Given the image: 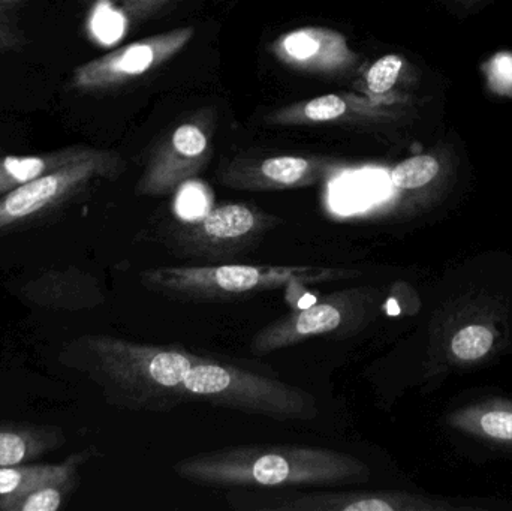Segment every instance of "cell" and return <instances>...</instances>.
Returning a JSON list of instances; mask_svg holds the SVG:
<instances>
[{
	"label": "cell",
	"instance_id": "cell-2",
	"mask_svg": "<svg viewBox=\"0 0 512 511\" xmlns=\"http://www.w3.org/2000/svg\"><path fill=\"white\" fill-rule=\"evenodd\" d=\"M84 342L96 380L123 407L164 413L186 402L182 386L198 354L104 335Z\"/></svg>",
	"mask_w": 512,
	"mask_h": 511
},
{
	"label": "cell",
	"instance_id": "cell-22",
	"mask_svg": "<svg viewBox=\"0 0 512 511\" xmlns=\"http://www.w3.org/2000/svg\"><path fill=\"white\" fill-rule=\"evenodd\" d=\"M348 104L340 95H322L301 107V117L313 123L333 122L345 116Z\"/></svg>",
	"mask_w": 512,
	"mask_h": 511
},
{
	"label": "cell",
	"instance_id": "cell-18",
	"mask_svg": "<svg viewBox=\"0 0 512 511\" xmlns=\"http://www.w3.org/2000/svg\"><path fill=\"white\" fill-rule=\"evenodd\" d=\"M258 173L265 186L292 188L310 183L315 176V167L300 156H276L265 159L259 165Z\"/></svg>",
	"mask_w": 512,
	"mask_h": 511
},
{
	"label": "cell",
	"instance_id": "cell-17",
	"mask_svg": "<svg viewBox=\"0 0 512 511\" xmlns=\"http://www.w3.org/2000/svg\"><path fill=\"white\" fill-rule=\"evenodd\" d=\"M78 485V471L42 483L20 494L0 497V511H56L71 497Z\"/></svg>",
	"mask_w": 512,
	"mask_h": 511
},
{
	"label": "cell",
	"instance_id": "cell-27",
	"mask_svg": "<svg viewBox=\"0 0 512 511\" xmlns=\"http://www.w3.org/2000/svg\"><path fill=\"white\" fill-rule=\"evenodd\" d=\"M141 2H143V0H126V9H128V11H134L138 3Z\"/></svg>",
	"mask_w": 512,
	"mask_h": 511
},
{
	"label": "cell",
	"instance_id": "cell-24",
	"mask_svg": "<svg viewBox=\"0 0 512 511\" xmlns=\"http://www.w3.org/2000/svg\"><path fill=\"white\" fill-rule=\"evenodd\" d=\"M20 36L8 24L0 21V51L9 50V48L17 47L20 44Z\"/></svg>",
	"mask_w": 512,
	"mask_h": 511
},
{
	"label": "cell",
	"instance_id": "cell-8",
	"mask_svg": "<svg viewBox=\"0 0 512 511\" xmlns=\"http://www.w3.org/2000/svg\"><path fill=\"white\" fill-rule=\"evenodd\" d=\"M502 320L492 305L459 309L442 330L439 347L447 365L474 368L489 360L501 347Z\"/></svg>",
	"mask_w": 512,
	"mask_h": 511
},
{
	"label": "cell",
	"instance_id": "cell-25",
	"mask_svg": "<svg viewBox=\"0 0 512 511\" xmlns=\"http://www.w3.org/2000/svg\"><path fill=\"white\" fill-rule=\"evenodd\" d=\"M24 0H0V21H2V15L5 12L11 11L15 6L21 5Z\"/></svg>",
	"mask_w": 512,
	"mask_h": 511
},
{
	"label": "cell",
	"instance_id": "cell-26",
	"mask_svg": "<svg viewBox=\"0 0 512 511\" xmlns=\"http://www.w3.org/2000/svg\"><path fill=\"white\" fill-rule=\"evenodd\" d=\"M454 2L459 3L463 8H474V6L480 5L484 0H454Z\"/></svg>",
	"mask_w": 512,
	"mask_h": 511
},
{
	"label": "cell",
	"instance_id": "cell-11",
	"mask_svg": "<svg viewBox=\"0 0 512 511\" xmlns=\"http://www.w3.org/2000/svg\"><path fill=\"white\" fill-rule=\"evenodd\" d=\"M189 230L179 231L186 246L197 248H233L242 245L261 230V216L245 204H224L207 212L203 218L188 221Z\"/></svg>",
	"mask_w": 512,
	"mask_h": 511
},
{
	"label": "cell",
	"instance_id": "cell-13",
	"mask_svg": "<svg viewBox=\"0 0 512 511\" xmlns=\"http://www.w3.org/2000/svg\"><path fill=\"white\" fill-rule=\"evenodd\" d=\"M63 444L65 435L57 426L0 423V468L32 464Z\"/></svg>",
	"mask_w": 512,
	"mask_h": 511
},
{
	"label": "cell",
	"instance_id": "cell-14",
	"mask_svg": "<svg viewBox=\"0 0 512 511\" xmlns=\"http://www.w3.org/2000/svg\"><path fill=\"white\" fill-rule=\"evenodd\" d=\"M89 147H66L56 152L30 156H3L0 158V195L12 191L30 180L59 170L90 152Z\"/></svg>",
	"mask_w": 512,
	"mask_h": 511
},
{
	"label": "cell",
	"instance_id": "cell-6",
	"mask_svg": "<svg viewBox=\"0 0 512 511\" xmlns=\"http://www.w3.org/2000/svg\"><path fill=\"white\" fill-rule=\"evenodd\" d=\"M379 300L381 293L376 288H352L298 308L256 333L251 342L252 353L264 356L312 336L349 332L355 326H363L378 311Z\"/></svg>",
	"mask_w": 512,
	"mask_h": 511
},
{
	"label": "cell",
	"instance_id": "cell-23",
	"mask_svg": "<svg viewBox=\"0 0 512 511\" xmlns=\"http://www.w3.org/2000/svg\"><path fill=\"white\" fill-rule=\"evenodd\" d=\"M207 197L200 186L188 185L180 192L177 212L186 221L203 218L206 215Z\"/></svg>",
	"mask_w": 512,
	"mask_h": 511
},
{
	"label": "cell",
	"instance_id": "cell-19",
	"mask_svg": "<svg viewBox=\"0 0 512 511\" xmlns=\"http://www.w3.org/2000/svg\"><path fill=\"white\" fill-rule=\"evenodd\" d=\"M90 30L105 45L119 41L126 32V17L110 0H98L90 18Z\"/></svg>",
	"mask_w": 512,
	"mask_h": 511
},
{
	"label": "cell",
	"instance_id": "cell-7",
	"mask_svg": "<svg viewBox=\"0 0 512 511\" xmlns=\"http://www.w3.org/2000/svg\"><path fill=\"white\" fill-rule=\"evenodd\" d=\"M194 35L192 27L173 30L132 42L98 59L78 66L72 72L71 87L81 92L111 89L140 77L176 56Z\"/></svg>",
	"mask_w": 512,
	"mask_h": 511
},
{
	"label": "cell",
	"instance_id": "cell-15",
	"mask_svg": "<svg viewBox=\"0 0 512 511\" xmlns=\"http://www.w3.org/2000/svg\"><path fill=\"white\" fill-rule=\"evenodd\" d=\"M450 165L442 153L412 156L391 170L390 180L402 194L430 195L439 191L447 179Z\"/></svg>",
	"mask_w": 512,
	"mask_h": 511
},
{
	"label": "cell",
	"instance_id": "cell-10",
	"mask_svg": "<svg viewBox=\"0 0 512 511\" xmlns=\"http://www.w3.org/2000/svg\"><path fill=\"white\" fill-rule=\"evenodd\" d=\"M21 297L32 305L56 311H81L102 305L105 300L95 276L77 267L50 269L21 287Z\"/></svg>",
	"mask_w": 512,
	"mask_h": 511
},
{
	"label": "cell",
	"instance_id": "cell-5",
	"mask_svg": "<svg viewBox=\"0 0 512 511\" xmlns=\"http://www.w3.org/2000/svg\"><path fill=\"white\" fill-rule=\"evenodd\" d=\"M231 506L255 511H489L501 504L471 498H439L411 492H313L231 495Z\"/></svg>",
	"mask_w": 512,
	"mask_h": 511
},
{
	"label": "cell",
	"instance_id": "cell-9",
	"mask_svg": "<svg viewBox=\"0 0 512 511\" xmlns=\"http://www.w3.org/2000/svg\"><path fill=\"white\" fill-rule=\"evenodd\" d=\"M277 59L298 71L337 74L357 63L345 36L325 27H301L274 41Z\"/></svg>",
	"mask_w": 512,
	"mask_h": 511
},
{
	"label": "cell",
	"instance_id": "cell-12",
	"mask_svg": "<svg viewBox=\"0 0 512 511\" xmlns=\"http://www.w3.org/2000/svg\"><path fill=\"white\" fill-rule=\"evenodd\" d=\"M447 423L460 434L512 450V399L472 402L451 411Z\"/></svg>",
	"mask_w": 512,
	"mask_h": 511
},
{
	"label": "cell",
	"instance_id": "cell-3",
	"mask_svg": "<svg viewBox=\"0 0 512 511\" xmlns=\"http://www.w3.org/2000/svg\"><path fill=\"white\" fill-rule=\"evenodd\" d=\"M354 269L313 266H225L161 267L146 270L143 284L168 296L183 299H224L276 290L285 285L324 284L358 278Z\"/></svg>",
	"mask_w": 512,
	"mask_h": 511
},
{
	"label": "cell",
	"instance_id": "cell-20",
	"mask_svg": "<svg viewBox=\"0 0 512 511\" xmlns=\"http://www.w3.org/2000/svg\"><path fill=\"white\" fill-rule=\"evenodd\" d=\"M405 60L397 54H387L376 60L366 74L367 89L375 95H387L399 80Z\"/></svg>",
	"mask_w": 512,
	"mask_h": 511
},
{
	"label": "cell",
	"instance_id": "cell-4",
	"mask_svg": "<svg viewBox=\"0 0 512 511\" xmlns=\"http://www.w3.org/2000/svg\"><path fill=\"white\" fill-rule=\"evenodd\" d=\"M119 170V156L92 149L83 158L0 195V236L41 221L90 183L114 176Z\"/></svg>",
	"mask_w": 512,
	"mask_h": 511
},
{
	"label": "cell",
	"instance_id": "cell-16",
	"mask_svg": "<svg viewBox=\"0 0 512 511\" xmlns=\"http://www.w3.org/2000/svg\"><path fill=\"white\" fill-rule=\"evenodd\" d=\"M92 455L93 450L89 449L74 453L60 464H23L0 468V497L20 494V492L29 491L42 483L68 476V474L78 471V468L86 464Z\"/></svg>",
	"mask_w": 512,
	"mask_h": 511
},
{
	"label": "cell",
	"instance_id": "cell-1",
	"mask_svg": "<svg viewBox=\"0 0 512 511\" xmlns=\"http://www.w3.org/2000/svg\"><path fill=\"white\" fill-rule=\"evenodd\" d=\"M186 482L216 489H291L363 485L369 465L321 447L239 446L198 453L174 464Z\"/></svg>",
	"mask_w": 512,
	"mask_h": 511
},
{
	"label": "cell",
	"instance_id": "cell-21",
	"mask_svg": "<svg viewBox=\"0 0 512 511\" xmlns=\"http://www.w3.org/2000/svg\"><path fill=\"white\" fill-rule=\"evenodd\" d=\"M171 146L174 152L182 156L185 161H197L206 153L209 143H207L206 134L197 125L185 123L174 131Z\"/></svg>",
	"mask_w": 512,
	"mask_h": 511
}]
</instances>
